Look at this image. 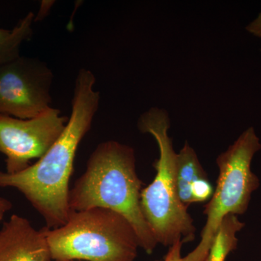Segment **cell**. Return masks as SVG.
Here are the masks:
<instances>
[{"mask_svg":"<svg viewBox=\"0 0 261 261\" xmlns=\"http://www.w3.org/2000/svg\"><path fill=\"white\" fill-rule=\"evenodd\" d=\"M51 261H81V260H54Z\"/></svg>","mask_w":261,"mask_h":261,"instance_id":"obj_16","label":"cell"},{"mask_svg":"<svg viewBox=\"0 0 261 261\" xmlns=\"http://www.w3.org/2000/svg\"><path fill=\"white\" fill-rule=\"evenodd\" d=\"M170 125L168 113L159 108L142 113L137 121L140 132L155 139L160 152L159 159L154 163V180L141 192V209L158 245L168 247L178 241H193L195 238L193 219L176 191L177 153L168 136Z\"/></svg>","mask_w":261,"mask_h":261,"instance_id":"obj_3","label":"cell"},{"mask_svg":"<svg viewBox=\"0 0 261 261\" xmlns=\"http://www.w3.org/2000/svg\"><path fill=\"white\" fill-rule=\"evenodd\" d=\"M44 228L35 229L29 220L13 215L0 230V261H51Z\"/></svg>","mask_w":261,"mask_h":261,"instance_id":"obj_8","label":"cell"},{"mask_svg":"<svg viewBox=\"0 0 261 261\" xmlns=\"http://www.w3.org/2000/svg\"><path fill=\"white\" fill-rule=\"evenodd\" d=\"M12 208V203L7 199L0 197V221L4 218L5 214Z\"/></svg>","mask_w":261,"mask_h":261,"instance_id":"obj_15","label":"cell"},{"mask_svg":"<svg viewBox=\"0 0 261 261\" xmlns=\"http://www.w3.org/2000/svg\"><path fill=\"white\" fill-rule=\"evenodd\" d=\"M54 74L47 63L20 56L0 66V114L30 119L51 107Z\"/></svg>","mask_w":261,"mask_h":261,"instance_id":"obj_6","label":"cell"},{"mask_svg":"<svg viewBox=\"0 0 261 261\" xmlns=\"http://www.w3.org/2000/svg\"><path fill=\"white\" fill-rule=\"evenodd\" d=\"M68 119L50 108L30 119L0 114V152L6 156V172L16 173L40 159L58 140Z\"/></svg>","mask_w":261,"mask_h":261,"instance_id":"obj_7","label":"cell"},{"mask_svg":"<svg viewBox=\"0 0 261 261\" xmlns=\"http://www.w3.org/2000/svg\"><path fill=\"white\" fill-rule=\"evenodd\" d=\"M208 178L197 154L186 142L176 155V186L178 197L186 208L193 204L192 185L198 180Z\"/></svg>","mask_w":261,"mask_h":261,"instance_id":"obj_9","label":"cell"},{"mask_svg":"<svg viewBox=\"0 0 261 261\" xmlns=\"http://www.w3.org/2000/svg\"><path fill=\"white\" fill-rule=\"evenodd\" d=\"M182 244L183 243L181 241L173 244L169 247L168 252L163 260L158 261H182V257H183L181 256Z\"/></svg>","mask_w":261,"mask_h":261,"instance_id":"obj_13","label":"cell"},{"mask_svg":"<svg viewBox=\"0 0 261 261\" xmlns=\"http://www.w3.org/2000/svg\"><path fill=\"white\" fill-rule=\"evenodd\" d=\"M95 83L93 72L82 68L75 80L70 116L61 137L42 158L23 171H0V187H13L21 192L49 228L61 227L69 217V181L75 153L100 102Z\"/></svg>","mask_w":261,"mask_h":261,"instance_id":"obj_1","label":"cell"},{"mask_svg":"<svg viewBox=\"0 0 261 261\" xmlns=\"http://www.w3.org/2000/svg\"><path fill=\"white\" fill-rule=\"evenodd\" d=\"M214 188L208 178L198 180L192 185L191 195L193 203L203 202L210 200L214 193Z\"/></svg>","mask_w":261,"mask_h":261,"instance_id":"obj_12","label":"cell"},{"mask_svg":"<svg viewBox=\"0 0 261 261\" xmlns=\"http://www.w3.org/2000/svg\"><path fill=\"white\" fill-rule=\"evenodd\" d=\"M245 29L254 37L261 38V13L245 27Z\"/></svg>","mask_w":261,"mask_h":261,"instance_id":"obj_14","label":"cell"},{"mask_svg":"<svg viewBox=\"0 0 261 261\" xmlns=\"http://www.w3.org/2000/svg\"><path fill=\"white\" fill-rule=\"evenodd\" d=\"M142 187L134 149L108 141L91 154L85 172L70 190L68 205L70 211L102 207L122 215L135 228L141 248L152 254L158 243L141 209Z\"/></svg>","mask_w":261,"mask_h":261,"instance_id":"obj_2","label":"cell"},{"mask_svg":"<svg viewBox=\"0 0 261 261\" xmlns=\"http://www.w3.org/2000/svg\"><path fill=\"white\" fill-rule=\"evenodd\" d=\"M260 51H261V49H260Z\"/></svg>","mask_w":261,"mask_h":261,"instance_id":"obj_17","label":"cell"},{"mask_svg":"<svg viewBox=\"0 0 261 261\" xmlns=\"http://www.w3.org/2000/svg\"><path fill=\"white\" fill-rule=\"evenodd\" d=\"M260 149V139L253 127H249L218 156L219 176L212 197L204 207L207 221L201 232L200 243L182 257V261H205L215 233L225 216L245 214L252 193L260 186V180L252 172L251 164Z\"/></svg>","mask_w":261,"mask_h":261,"instance_id":"obj_5","label":"cell"},{"mask_svg":"<svg viewBox=\"0 0 261 261\" xmlns=\"http://www.w3.org/2000/svg\"><path fill=\"white\" fill-rule=\"evenodd\" d=\"M245 226L236 215L225 216L215 233L205 261H226L228 255L238 248L237 233Z\"/></svg>","mask_w":261,"mask_h":261,"instance_id":"obj_10","label":"cell"},{"mask_svg":"<svg viewBox=\"0 0 261 261\" xmlns=\"http://www.w3.org/2000/svg\"><path fill=\"white\" fill-rule=\"evenodd\" d=\"M44 228L53 260L135 261L140 247L129 221L102 207L70 211L63 226Z\"/></svg>","mask_w":261,"mask_h":261,"instance_id":"obj_4","label":"cell"},{"mask_svg":"<svg viewBox=\"0 0 261 261\" xmlns=\"http://www.w3.org/2000/svg\"><path fill=\"white\" fill-rule=\"evenodd\" d=\"M35 15L27 13L12 29H0V66L16 59L24 42L32 37Z\"/></svg>","mask_w":261,"mask_h":261,"instance_id":"obj_11","label":"cell"}]
</instances>
